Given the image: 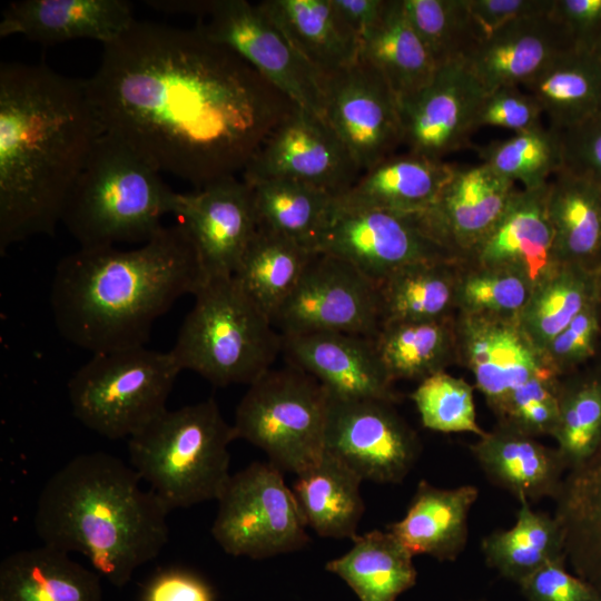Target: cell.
Here are the masks:
<instances>
[{"label":"cell","instance_id":"cell-59","mask_svg":"<svg viewBox=\"0 0 601 601\" xmlns=\"http://www.w3.org/2000/svg\"><path fill=\"white\" fill-rule=\"evenodd\" d=\"M599 268H600V273H601V252H600V258H599Z\"/></svg>","mask_w":601,"mask_h":601},{"label":"cell","instance_id":"cell-5","mask_svg":"<svg viewBox=\"0 0 601 601\" xmlns=\"http://www.w3.org/2000/svg\"><path fill=\"white\" fill-rule=\"evenodd\" d=\"M145 158L104 134L65 206L61 223L80 247L146 243L174 214L177 193Z\"/></svg>","mask_w":601,"mask_h":601},{"label":"cell","instance_id":"cell-17","mask_svg":"<svg viewBox=\"0 0 601 601\" xmlns=\"http://www.w3.org/2000/svg\"><path fill=\"white\" fill-rule=\"evenodd\" d=\"M174 214L194 244L206 280L233 276L258 229L253 187L235 176L177 193Z\"/></svg>","mask_w":601,"mask_h":601},{"label":"cell","instance_id":"cell-38","mask_svg":"<svg viewBox=\"0 0 601 601\" xmlns=\"http://www.w3.org/2000/svg\"><path fill=\"white\" fill-rule=\"evenodd\" d=\"M514 524L482 539L485 563L504 579L520 583L544 564L565 558L562 528L553 515L519 500Z\"/></svg>","mask_w":601,"mask_h":601},{"label":"cell","instance_id":"cell-55","mask_svg":"<svg viewBox=\"0 0 601 601\" xmlns=\"http://www.w3.org/2000/svg\"><path fill=\"white\" fill-rule=\"evenodd\" d=\"M332 3L362 43L377 23L386 0H332Z\"/></svg>","mask_w":601,"mask_h":601},{"label":"cell","instance_id":"cell-32","mask_svg":"<svg viewBox=\"0 0 601 601\" xmlns=\"http://www.w3.org/2000/svg\"><path fill=\"white\" fill-rule=\"evenodd\" d=\"M362 482L344 463L324 452L296 475L292 490L308 528L322 538L352 540L365 509Z\"/></svg>","mask_w":601,"mask_h":601},{"label":"cell","instance_id":"cell-24","mask_svg":"<svg viewBox=\"0 0 601 601\" xmlns=\"http://www.w3.org/2000/svg\"><path fill=\"white\" fill-rule=\"evenodd\" d=\"M2 16L1 38L22 35L43 45L80 38L105 45L136 21L132 6L124 0H22L10 3Z\"/></svg>","mask_w":601,"mask_h":601},{"label":"cell","instance_id":"cell-30","mask_svg":"<svg viewBox=\"0 0 601 601\" xmlns=\"http://www.w3.org/2000/svg\"><path fill=\"white\" fill-rule=\"evenodd\" d=\"M554 516L564 535V552L573 572L601 592V445L566 472Z\"/></svg>","mask_w":601,"mask_h":601},{"label":"cell","instance_id":"cell-35","mask_svg":"<svg viewBox=\"0 0 601 601\" xmlns=\"http://www.w3.org/2000/svg\"><path fill=\"white\" fill-rule=\"evenodd\" d=\"M361 57L383 76L398 105L426 87L437 70L402 0H386L377 23L362 42Z\"/></svg>","mask_w":601,"mask_h":601},{"label":"cell","instance_id":"cell-26","mask_svg":"<svg viewBox=\"0 0 601 601\" xmlns=\"http://www.w3.org/2000/svg\"><path fill=\"white\" fill-rule=\"evenodd\" d=\"M479 497L472 484L439 487L418 482L404 516L386 525L413 555L425 554L440 562H453L469 539V514Z\"/></svg>","mask_w":601,"mask_h":601},{"label":"cell","instance_id":"cell-28","mask_svg":"<svg viewBox=\"0 0 601 601\" xmlns=\"http://www.w3.org/2000/svg\"><path fill=\"white\" fill-rule=\"evenodd\" d=\"M257 4L323 78L359 59L361 40L343 21L332 0H264Z\"/></svg>","mask_w":601,"mask_h":601},{"label":"cell","instance_id":"cell-11","mask_svg":"<svg viewBox=\"0 0 601 601\" xmlns=\"http://www.w3.org/2000/svg\"><path fill=\"white\" fill-rule=\"evenodd\" d=\"M272 322L283 336L335 332L374 338L383 324L380 288L349 263L314 253Z\"/></svg>","mask_w":601,"mask_h":601},{"label":"cell","instance_id":"cell-27","mask_svg":"<svg viewBox=\"0 0 601 601\" xmlns=\"http://www.w3.org/2000/svg\"><path fill=\"white\" fill-rule=\"evenodd\" d=\"M455 165L407 152L393 155L362 176L334 204L417 216L436 199Z\"/></svg>","mask_w":601,"mask_h":601},{"label":"cell","instance_id":"cell-20","mask_svg":"<svg viewBox=\"0 0 601 601\" xmlns=\"http://www.w3.org/2000/svg\"><path fill=\"white\" fill-rule=\"evenodd\" d=\"M283 353L289 365L313 376L329 396L401 401L374 338L335 332L289 335L283 336Z\"/></svg>","mask_w":601,"mask_h":601},{"label":"cell","instance_id":"cell-13","mask_svg":"<svg viewBox=\"0 0 601 601\" xmlns=\"http://www.w3.org/2000/svg\"><path fill=\"white\" fill-rule=\"evenodd\" d=\"M394 405L381 400L329 396L324 452L362 481L401 483L416 464L422 444Z\"/></svg>","mask_w":601,"mask_h":601},{"label":"cell","instance_id":"cell-42","mask_svg":"<svg viewBox=\"0 0 601 601\" xmlns=\"http://www.w3.org/2000/svg\"><path fill=\"white\" fill-rule=\"evenodd\" d=\"M559 415L553 439L568 471L601 445V372L591 363L560 377Z\"/></svg>","mask_w":601,"mask_h":601},{"label":"cell","instance_id":"cell-47","mask_svg":"<svg viewBox=\"0 0 601 601\" xmlns=\"http://www.w3.org/2000/svg\"><path fill=\"white\" fill-rule=\"evenodd\" d=\"M560 377L546 370L514 390L494 414L497 423L533 437L553 436Z\"/></svg>","mask_w":601,"mask_h":601},{"label":"cell","instance_id":"cell-48","mask_svg":"<svg viewBox=\"0 0 601 601\" xmlns=\"http://www.w3.org/2000/svg\"><path fill=\"white\" fill-rule=\"evenodd\" d=\"M601 347L600 299L553 337L541 352L546 370L559 377L591 364Z\"/></svg>","mask_w":601,"mask_h":601},{"label":"cell","instance_id":"cell-61","mask_svg":"<svg viewBox=\"0 0 601 601\" xmlns=\"http://www.w3.org/2000/svg\"><path fill=\"white\" fill-rule=\"evenodd\" d=\"M600 306H601V298H600Z\"/></svg>","mask_w":601,"mask_h":601},{"label":"cell","instance_id":"cell-39","mask_svg":"<svg viewBox=\"0 0 601 601\" xmlns=\"http://www.w3.org/2000/svg\"><path fill=\"white\" fill-rule=\"evenodd\" d=\"M314 252L265 227L248 244L233 275L247 296L270 318L298 284Z\"/></svg>","mask_w":601,"mask_h":601},{"label":"cell","instance_id":"cell-9","mask_svg":"<svg viewBox=\"0 0 601 601\" xmlns=\"http://www.w3.org/2000/svg\"><path fill=\"white\" fill-rule=\"evenodd\" d=\"M328 401L323 385L300 368H270L248 385L236 407V439L264 451L283 473L297 475L324 453Z\"/></svg>","mask_w":601,"mask_h":601},{"label":"cell","instance_id":"cell-10","mask_svg":"<svg viewBox=\"0 0 601 601\" xmlns=\"http://www.w3.org/2000/svg\"><path fill=\"white\" fill-rule=\"evenodd\" d=\"M217 501L210 531L227 554L264 560L309 542L295 494L269 462L256 461L231 474Z\"/></svg>","mask_w":601,"mask_h":601},{"label":"cell","instance_id":"cell-34","mask_svg":"<svg viewBox=\"0 0 601 601\" xmlns=\"http://www.w3.org/2000/svg\"><path fill=\"white\" fill-rule=\"evenodd\" d=\"M463 260L417 262L396 270L380 285L383 324L453 318Z\"/></svg>","mask_w":601,"mask_h":601},{"label":"cell","instance_id":"cell-25","mask_svg":"<svg viewBox=\"0 0 601 601\" xmlns=\"http://www.w3.org/2000/svg\"><path fill=\"white\" fill-rule=\"evenodd\" d=\"M485 476L519 500H555L568 472L556 446L505 424L496 425L470 445Z\"/></svg>","mask_w":601,"mask_h":601},{"label":"cell","instance_id":"cell-29","mask_svg":"<svg viewBox=\"0 0 601 601\" xmlns=\"http://www.w3.org/2000/svg\"><path fill=\"white\" fill-rule=\"evenodd\" d=\"M100 575L42 544L0 563V601H102Z\"/></svg>","mask_w":601,"mask_h":601},{"label":"cell","instance_id":"cell-12","mask_svg":"<svg viewBox=\"0 0 601 601\" xmlns=\"http://www.w3.org/2000/svg\"><path fill=\"white\" fill-rule=\"evenodd\" d=\"M248 62L296 106L324 119V79L290 46L258 4L210 0L196 24Z\"/></svg>","mask_w":601,"mask_h":601},{"label":"cell","instance_id":"cell-4","mask_svg":"<svg viewBox=\"0 0 601 601\" xmlns=\"http://www.w3.org/2000/svg\"><path fill=\"white\" fill-rule=\"evenodd\" d=\"M140 481L115 455L75 456L39 494L37 535L42 544L81 553L100 577L124 588L169 538L168 508L151 490H142Z\"/></svg>","mask_w":601,"mask_h":601},{"label":"cell","instance_id":"cell-36","mask_svg":"<svg viewBox=\"0 0 601 601\" xmlns=\"http://www.w3.org/2000/svg\"><path fill=\"white\" fill-rule=\"evenodd\" d=\"M523 86L550 128L565 130L601 110V59L595 52L568 50Z\"/></svg>","mask_w":601,"mask_h":601},{"label":"cell","instance_id":"cell-33","mask_svg":"<svg viewBox=\"0 0 601 601\" xmlns=\"http://www.w3.org/2000/svg\"><path fill=\"white\" fill-rule=\"evenodd\" d=\"M352 541L325 570L342 579L359 601H395L416 584L414 556L392 532L372 530Z\"/></svg>","mask_w":601,"mask_h":601},{"label":"cell","instance_id":"cell-14","mask_svg":"<svg viewBox=\"0 0 601 601\" xmlns=\"http://www.w3.org/2000/svg\"><path fill=\"white\" fill-rule=\"evenodd\" d=\"M313 252L349 263L377 285L404 266L454 258L427 235L416 216L335 204Z\"/></svg>","mask_w":601,"mask_h":601},{"label":"cell","instance_id":"cell-16","mask_svg":"<svg viewBox=\"0 0 601 601\" xmlns=\"http://www.w3.org/2000/svg\"><path fill=\"white\" fill-rule=\"evenodd\" d=\"M361 169L347 148L317 115L296 107L265 139L243 171L254 185L288 179L338 197L358 179Z\"/></svg>","mask_w":601,"mask_h":601},{"label":"cell","instance_id":"cell-15","mask_svg":"<svg viewBox=\"0 0 601 601\" xmlns=\"http://www.w3.org/2000/svg\"><path fill=\"white\" fill-rule=\"evenodd\" d=\"M324 120L361 171L393 156L404 140L397 98L362 57L324 79Z\"/></svg>","mask_w":601,"mask_h":601},{"label":"cell","instance_id":"cell-18","mask_svg":"<svg viewBox=\"0 0 601 601\" xmlns=\"http://www.w3.org/2000/svg\"><path fill=\"white\" fill-rule=\"evenodd\" d=\"M485 95L466 60L439 67L426 87L400 104L408 152L443 160L465 147Z\"/></svg>","mask_w":601,"mask_h":601},{"label":"cell","instance_id":"cell-31","mask_svg":"<svg viewBox=\"0 0 601 601\" xmlns=\"http://www.w3.org/2000/svg\"><path fill=\"white\" fill-rule=\"evenodd\" d=\"M546 211L556 263L600 270L601 187L562 168L548 184Z\"/></svg>","mask_w":601,"mask_h":601},{"label":"cell","instance_id":"cell-54","mask_svg":"<svg viewBox=\"0 0 601 601\" xmlns=\"http://www.w3.org/2000/svg\"><path fill=\"white\" fill-rule=\"evenodd\" d=\"M144 601H215V597L200 577L187 570L170 569L152 578Z\"/></svg>","mask_w":601,"mask_h":601},{"label":"cell","instance_id":"cell-6","mask_svg":"<svg viewBox=\"0 0 601 601\" xmlns=\"http://www.w3.org/2000/svg\"><path fill=\"white\" fill-rule=\"evenodd\" d=\"M236 440L214 398L166 408L129 437L131 467L170 511L217 500Z\"/></svg>","mask_w":601,"mask_h":601},{"label":"cell","instance_id":"cell-56","mask_svg":"<svg viewBox=\"0 0 601 601\" xmlns=\"http://www.w3.org/2000/svg\"><path fill=\"white\" fill-rule=\"evenodd\" d=\"M592 364L601 372V347H600V349L598 352L597 357L592 362Z\"/></svg>","mask_w":601,"mask_h":601},{"label":"cell","instance_id":"cell-46","mask_svg":"<svg viewBox=\"0 0 601 601\" xmlns=\"http://www.w3.org/2000/svg\"><path fill=\"white\" fill-rule=\"evenodd\" d=\"M410 397L425 428L479 437L486 433L476 420L474 388L461 377L436 373L418 382Z\"/></svg>","mask_w":601,"mask_h":601},{"label":"cell","instance_id":"cell-8","mask_svg":"<svg viewBox=\"0 0 601 601\" xmlns=\"http://www.w3.org/2000/svg\"><path fill=\"white\" fill-rule=\"evenodd\" d=\"M180 371L169 351L146 346L92 354L68 382L72 414L104 437H130L167 408Z\"/></svg>","mask_w":601,"mask_h":601},{"label":"cell","instance_id":"cell-50","mask_svg":"<svg viewBox=\"0 0 601 601\" xmlns=\"http://www.w3.org/2000/svg\"><path fill=\"white\" fill-rule=\"evenodd\" d=\"M526 601H597L601 592L566 569V559L551 561L518 583Z\"/></svg>","mask_w":601,"mask_h":601},{"label":"cell","instance_id":"cell-43","mask_svg":"<svg viewBox=\"0 0 601 601\" xmlns=\"http://www.w3.org/2000/svg\"><path fill=\"white\" fill-rule=\"evenodd\" d=\"M481 162L523 189L546 185L563 168L561 132L544 126L479 148Z\"/></svg>","mask_w":601,"mask_h":601},{"label":"cell","instance_id":"cell-44","mask_svg":"<svg viewBox=\"0 0 601 601\" xmlns=\"http://www.w3.org/2000/svg\"><path fill=\"white\" fill-rule=\"evenodd\" d=\"M405 14L439 67L466 60L482 41L467 0H402Z\"/></svg>","mask_w":601,"mask_h":601},{"label":"cell","instance_id":"cell-58","mask_svg":"<svg viewBox=\"0 0 601 601\" xmlns=\"http://www.w3.org/2000/svg\"><path fill=\"white\" fill-rule=\"evenodd\" d=\"M465 601H487L485 599H472V600H465Z\"/></svg>","mask_w":601,"mask_h":601},{"label":"cell","instance_id":"cell-2","mask_svg":"<svg viewBox=\"0 0 601 601\" xmlns=\"http://www.w3.org/2000/svg\"><path fill=\"white\" fill-rule=\"evenodd\" d=\"M104 135L86 80L46 65L0 66V254L53 235Z\"/></svg>","mask_w":601,"mask_h":601},{"label":"cell","instance_id":"cell-3","mask_svg":"<svg viewBox=\"0 0 601 601\" xmlns=\"http://www.w3.org/2000/svg\"><path fill=\"white\" fill-rule=\"evenodd\" d=\"M206 282L179 223L140 247H79L56 266L50 306L63 338L91 352L145 346L154 323Z\"/></svg>","mask_w":601,"mask_h":601},{"label":"cell","instance_id":"cell-1","mask_svg":"<svg viewBox=\"0 0 601 601\" xmlns=\"http://www.w3.org/2000/svg\"><path fill=\"white\" fill-rule=\"evenodd\" d=\"M104 134L201 188L244 171L298 106L198 28L135 21L86 80Z\"/></svg>","mask_w":601,"mask_h":601},{"label":"cell","instance_id":"cell-60","mask_svg":"<svg viewBox=\"0 0 601 601\" xmlns=\"http://www.w3.org/2000/svg\"><path fill=\"white\" fill-rule=\"evenodd\" d=\"M597 601H601V595H600V597L598 598V600H597Z\"/></svg>","mask_w":601,"mask_h":601},{"label":"cell","instance_id":"cell-23","mask_svg":"<svg viewBox=\"0 0 601 601\" xmlns=\"http://www.w3.org/2000/svg\"><path fill=\"white\" fill-rule=\"evenodd\" d=\"M575 49L552 16L513 21L481 41L466 59L486 92L525 85L559 55Z\"/></svg>","mask_w":601,"mask_h":601},{"label":"cell","instance_id":"cell-40","mask_svg":"<svg viewBox=\"0 0 601 601\" xmlns=\"http://www.w3.org/2000/svg\"><path fill=\"white\" fill-rule=\"evenodd\" d=\"M601 298V273L578 265H558L534 286L519 324L541 354L546 344L583 309Z\"/></svg>","mask_w":601,"mask_h":601},{"label":"cell","instance_id":"cell-52","mask_svg":"<svg viewBox=\"0 0 601 601\" xmlns=\"http://www.w3.org/2000/svg\"><path fill=\"white\" fill-rule=\"evenodd\" d=\"M551 13L577 50L595 52L601 41V0H554Z\"/></svg>","mask_w":601,"mask_h":601},{"label":"cell","instance_id":"cell-22","mask_svg":"<svg viewBox=\"0 0 601 601\" xmlns=\"http://www.w3.org/2000/svg\"><path fill=\"white\" fill-rule=\"evenodd\" d=\"M548 184L518 189L496 225L465 262L519 273L533 288L555 269L559 264L546 211Z\"/></svg>","mask_w":601,"mask_h":601},{"label":"cell","instance_id":"cell-37","mask_svg":"<svg viewBox=\"0 0 601 601\" xmlns=\"http://www.w3.org/2000/svg\"><path fill=\"white\" fill-rule=\"evenodd\" d=\"M455 317L382 324L374 342L391 380L421 382L457 364Z\"/></svg>","mask_w":601,"mask_h":601},{"label":"cell","instance_id":"cell-41","mask_svg":"<svg viewBox=\"0 0 601 601\" xmlns=\"http://www.w3.org/2000/svg\"><path fill=\"white\" fill-rule=\"evenodd\" d=\"M250 186L258 226L313 252L315 240L333 210L335 196L288 179H269Z\"/></svg>","mask_w":601,"mask_h":601},{"label":"cell","instance_id":"cell-21","mask_svg":"<svg viewBox=\"0 0 601 601\" xmlns=\"http://www.w3.org/2000/svg\"><path fill=\"white\" fill-rule=\"evenodd\" d=\"M455 332L457 364L472 373L493 414L514 390L546 371L518 321L457 313Z\"/></svg>","mask_w":601,"mask_h":601},{"label":"cell","instance_id":"cell-57","mask_svg":"<svg viewBox=\"0 0 601 601\" xmlns=\"http://www.w3.org/2000/svg\"><path fill=\"white\" fill-rule=\"evenodd\" d=\"M595 53H597L598 57L601 59V41H600L598 48L595 49Z\"/></svg>","mask_w":601,"mask_h":601},{"label":"cell","instance_id":"cell-53","mask_svg":"<svg viewBox=\"0 0 601 601\" xmlns=\"http://www.w3.org/2000/svg\"><path fill=\"white\" fill-rule=\"evenodd\" d=\"M553 4L554 0H467L482 41L513 21L551 13Z\"/></svg>","mask_w":601,"mask_h":601},{"label":"cell","instance_id":"cell-51","mask_svg":"<svg viewBox=\"0 0 601 601\" xmlns=\"http://www.w3.org/2000/svg\"><path fill=\"white\" fill-rule=\"evenodd\" d=\"M560 132L563 169L601 187V110Z\"/></svg>","mask_w":601,"mask_h":601},{"label":"cell","instance_id":"cell-19","mask_svg":"<svg viewBox=\"0 0 601 601\" xmlns=\"http://www.w3.org/2000/svg\"><path fill=\"white\" fill-rule=\"evenodd\" d=\"M515 184L480 162L460 167L417 219L427 235L454 258L466 260L496 225Z\"/></svg>","mask_w":601,"mask_h":601},{"label":"cell","instance_id":"cell-45","mask_svg":"<svg viewBox=\"0 0 601 601\" xmlns=\"http://www.w3.org/2000/svg\"><path fill=\"white\" fill-rule=\"evenodd\" d=\"M532 290L530 280L519 273L463 260L457 313L519 322Z\"/></svg>","mask_w":601,"mask_h":601},{"label":"cell","instance_id":"cell-7","mask_svg":"<svg viewBox=\"0 0 601 601\" xmlns=\"http://www.w3.org/2000/svg\"><path fill=\"white\" fill-rule=\"evenodd\" d=\"M174 347L180 370L215 386L250 385L283 353V336L234 276L207 279L197 290Z\"/></svg>","mask_w":601,"mask_h":601},{"label":"cell","instance_id":"cell-49","mask_svg":"<svg viewBox=\"0 0 601 601\" xmlns=\"http://www.w3.org/2000/svg\"><path fill=\"white\" fill-rule=\"evenodd\" d=\"M542 107L519 86H504L486 92L476 117V129L485 126L524 132L543 127Z\"/></svg>","mask_w":601,"mask_h":601}]
</instances>
